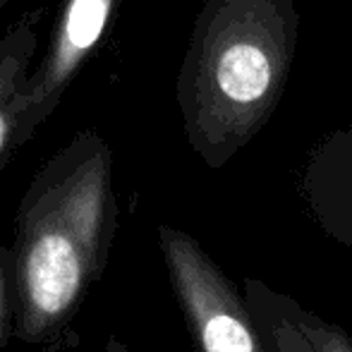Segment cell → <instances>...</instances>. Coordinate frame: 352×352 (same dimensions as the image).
<instances>
[{
  "label": "cell",
  "mask_w": 352,
  "mask_h": 352,
  "mask_svg": "<svg viewBox=\"0 0 352 352\" xmlns=\"http://www.w3.org/2000/svg\"><path fill=\"white\" fill-rule=\"evenodd\" d=\"M118 221L113 151L82 130L43 163L14 213V338L43 352L77 343L72 321L106 271Z\"/></svg>",
  "instance_id": "1"
},
{
  "label": "cell",
  "mask_w": 352,
  "mask_h": 352,
  "mask_svg": "<svg viewBox=\"0 0 352 352\" xmlns=\"http://www.w3.org/2000/svg\"><path fill=\"white\" fill-rule=\"evenodd\" d=\"M300 43L295 0H204L175 79L192 146L218 166L280 106Z\"/></svg>",
  "instance_id": "2"
},
{
  "label": "cell",
  "mask_w": 352,
  "mask_h": 352,
  "mask_svg": "<svg viewBox=\"0 0 352 352\" xmlns=\"http://www.w3.org/2000/svg\"><path fill=\"white\" fill-rule=\"evenodd\" d=\"M120 0H63L36 70H29L22 94L19 140L32 142L53 118L63 96L111 32Z\"/></svg>",
  "instance_id": "3"
},
{
  "label": "cell",
  "mask_w": 352,
  "mask_h": 352,
  "mask_svg": "<svg viewBox=\"0 0 352 352\" xmlns=\"http://www.w3.org/2000/svg\"><path fill=\"white\" fill-rule=\"evenodd\" d=\"M41 19V8L29 10L0 36V175L14 151L24 146L19 140L22 94L27 74L32 70V60L38 51Z\"/></svg>",
  "instance_id": "4"
},
{
  "label": "cell",
  "mask_w": 352,
  "mask_h": 352,
  "mask_svg": "<svg viewBox=\"0 0 352 352\" xmlns=\"http://www.w3.org/2000/svg\"><path fill=\"white\" fill-rule=\"evenodd\" d=\"M201 343L206 352H252V338L247 329L223 311L201 319Z\"/></svg>",
  "instance_id": "5"
},
{
  "label": "cell",
  "mask_w": 352,
  "mask_h": 352,
  "mask_svg": "<svg viewBox=\"0 0 352 352\" xmlns=\"http://www.w3.org/2000/svg\"><path fill=\"white\" fill-rule=\"evenodd\" d=\"M14 338V311H12V266L10 247L0 240V352Z\"/></svg>",
  "instance_id": "6"
},
{
  "label": "cell",
  "mask_w": 352,
  "mask_h": 352,
  "mask_svg": "<svg viewBox=\"0 0 352 352\" xmlns=\"http://www.w3.org/2000/svg\"><path fill=\"white\" fill-rule=\"evenodd\" d=\"M324 166L331 170H352V125L348 130L331 137V142L324 146Z\"/></svg>",
  "instance_id": "7"
},
{
  "label": "cell",
  "mask_w": 352,
  "mask_h": 352,
  "mask_svg": "<svg viewBox=\"0 0 352 352\" xmlns=\"http://www.w3.org/2000/svg\"><path fill=\"white\" fill-rule=\"evenodd\" d=\"M101 352H127V348L118 338H108L106 343H103Z\"/></svg>",
  "instance_id": "8"
},
{
  "label": "cell",
  "mask_w": 352,
  "mask_h": 352,
  "mask_svg": "<svg viewBox=\"0 0 352 352\" xmlns=\"http://www.w3.org/2000/svg\"><path fill=\"white\" fill-rule=\"evenodd\" d=\"M10 3H12V0H0V10H3V8H8Z\"/></svg>",
  "instance_id": "9"
}]
</instances>
